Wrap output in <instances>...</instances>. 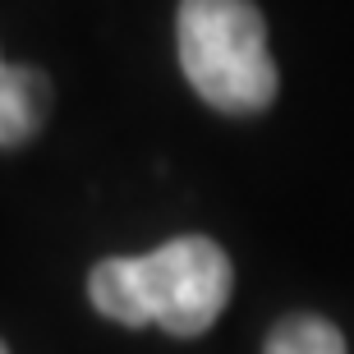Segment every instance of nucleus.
Listing matches in <instances>:
<instances>
[{
  "label": "nucleus",
  "mask_w": 354,
  "mask_h": 354,
  "mask_svg": "<svg viewBox=\"0 0 354 354\" xmlns=\"http://www.w3.org/2000/svg\"><path fill=\"white\" fill-rule=\"evenodd\" d=\"M51 115V79L37 65L0 60V147H19Z\"/></svg>",
  "instance_id": "3"
},
{
  "label": "nucleus",
  "mask_w": 354,
  "mask_h": 354,
  "mask_svg": "<svg viewBox=\"0 0 354 354\" xmlns=\"http://www.w3.org/2000/svg\"><path fill=\"white\" fill-rule=\"evenodd\" d=\"M235 290V267L207 235H180L143 258H106L88 276L92 308L120 327L157 322L171 336H203Z\"/></svg>",
  "instance_id": "1"
},
{
  "label": "nucleus",
  "mask_w": 354,
  "mask_h": 354,
  "mask_svg": "<svg viewBox=\"0 0 354 354\" xmlns=\"http://www.w3.org/2000/svg\"><path fill=\"white\" fill-rule=\"evenodd\" d=\"M0 354H10V350H5V341H0Z\"/></svg>",
  "instance_id": "5"
},
{
  "label": "nucleus",
  "mask_w": 354,
  "mask_h": 354,
  "mask_svg": "<svg viewBox=\"0 0 354 354\" xmlns=\"http://www.w3.org/2000/svg\"><path fill=\"white\" fill-rule=\"evenodd\" d=\"M180 69L194 92L225 115L267 111L281 88L267 24L253 0H180Z\"/></svg>",
  "instance_id": "2"
},
{
  "label": "nucleus",
  "mask_w": 354,
  "mask_h": 354,
  "mask_svg": "<svg viewBox=\"0 0 354 354\" xmlns=\"http://www.w3.org/2000/svg\"><path fill=\"white\" fill-rule=\"evenodd\" d=\"M263 354H345V336L331 327L327 317L295 313L272 327Z\"/></svg>",
  "instance_id": "4"
}]
</instances>
